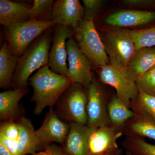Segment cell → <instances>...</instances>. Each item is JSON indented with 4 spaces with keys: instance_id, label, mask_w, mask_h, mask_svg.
<instances>
[{
    "instance_id": "obj_1",
    "label": "cell",
    "mask_w": 155,
    "mask_h": 155,
    "mask_svg": "<svg viewBox=\"0 0 155 155\" xmlns=\"http://www.w3.org/2000/svg\"><path fill=\"white\" fill-rule=\"evenodd\" d=\"M28 81L33 89L31 101L35 104L33 112L36 116L47 107L53 108L62 94L73 83L68 77L53 72L48 65L38 69Z\"/></svg>"
},
{
    "instance_id": "obj_2",
    "label": "cell",
    "mask_w": 155,
    "mask_h": 155,
    "mask_svg": "<svg viewBox=\"0 0 155 155\" xmlns=\"http://www.w3.org/2000/svg\"><path fill=\"white\" fill-rule=\"evenodd\" d=\"M53 27L35 39L19 58L14 75L13 89L28 86L31 74L48 65Z\"/></svg>"
},
{
    "instance_id": "obj_3",
    "label": "cell",
    "mask_w": 155,
    "mask_h": 155,
    "mask_svg": "<svg viewBox=\"0 0 155 155\" xmlns=\"http://www.w3.org/2000/svg\"><path fill=\"white\" fill-rule=\"evenodd\" d=\"M87 90L82 85L73 83L64 92L56 102V114L68 124L87 125Z\"/></svg>"
},
{
    "instance_id": "obj_4",
    "label": "cell",
    "mask_w": 155,
    "mask_h": 155,
    "mask_svg": "<svg viewBox=\"0 0 155 155\" xmlns=\"http://www.w3.org/2000/svg\"><path fill=\"white\" fill-rule=\"evenodd\" d=\"M72 29V37L92 67L101 68L110 64L102 40L94 21L84 19L77 27Z\"/></svg>"
},
{
    "instance_id": "obj_5",
    "label": "cell",
    "mask_w": 155,
    "mask_h": 155,
    "mask_svg": "<svg viewBox=\"0 0 155 155\" xmlns=\"http://www.w3.org/2000/svg\"><path fill=\"white\" fill-rule=\"evenodd\" d=\"M100 36L109 58L110 65L126 72L127 64L136 51L130 30L115 28Z\"/></svg>"
},
{
    "instance_id": "obj_6",
    "label": "cell",
    "mask_w": 155,
    "mask_h": 155,
    "mask_svg": "<svg viewBox=\"0 0 155 155\" xmlns=\"http://www.w3.org/2000/svg\"><path fill=\"white\" fill-rule=\"evenodd\" d=\"M56 25L53 21L41 22L29 20L3 27V35L11 53L19 58L35 39Z\"/></svg>"
},
{
    "instance_id": "obj_7",
    "label": "cell",
    "mask_w": 155,
    "mask_h": 155,
    "mask_svg": "<svg viewBox=\"0 0 155 155\" xmlns=\"http://www.w3.org/2000/svg\"><path fill=\"white\" fill-rule=\"evenodd\" d=\"M98 75L101 81L114 87L119 99L125 106L130 108L131 104L137 98L139 91L135 81L130 80L125 71L110 64L100 68Z\"/></svg>"
},
{
    "instance_id": "obj_8",
    "label": "cell",
    "mask_w": 155,
    "mask_h": 155,
    "mask_svg": "<svg viewBox=\"0 0 155 155\" xmlns=\"http://www.w3.org/2000/svg\"><path fill=\"white\" fill-rule=\"evenodd\" d=\"M67 48L68 62L67 77L73 83L88 88L94 78L90 61L81 51L73 37L67 40Z\"/></svg>"
},
{
    "instance_id": "obj_9",
    "label": "cell",
    "mask_w": 155,
    "mask_h": 155,
    "mask_svg": "<svg viewBox=\"0 0 155 155\" xmlns=\"http://www.w3.org/2000/svg\"><path fill=\"white\" fill-rule=\"evenodd\" d=\"M122 134V130L111 125L90 127L87 155H111L117 152L121 149L117 141Z\"/></svg>"
},
{
    "instance_id": "obj_10",
    "label": "cell",
    "mask_w": 155,
    "mask_h": 155,
    "mask_svg": "<svg viewBox=\"0 0 155 155\" xmlns=\"http://www.w3.org/2000/svg\"><path fill=\"white\" fill-rule=\"evenodd\" d=\"M72 36V29L70 27L60 25L53 27L48 66L53 72L66 77L68 66L67 42Z\"/></svg>"
},
{
    "instance_id": "obj_11",
    "label": "cell",
    "mask_w": 155,
    "mask_h": 155,
    "mask_svg": "<svg viewBox=\"0 0 155 155\" xmlns=\"http://www.w3.org/2000/svg\"><path fill=\"white\" fill-rule=\"evenodd\" d=\"M86 90L87 126L94 128L111 125L108 114L109 102L107 103L102 88L94 78L93 81Z\"/></svg>"
},
{
    "instance_id": "obj_12",
    "label": "cell",
    "mask_w": 155,
    "mask_h": 155,
    "mask_svg": "<svg viewBox=\"0 0 155 155\" xmlns=\"http://www.w3.org/2000/svg\"><path fill=\"white\" fill-rule=\"evenodd\" d=\"M69 129V124L61 120L53 108H50L35 134L41 146L52 142L63 144Z\"/></svg>"
},
{
    "instance_id": "obj_13",
    "label": "cell",
    "mask_w": 155,
    "mask_h": 155,
    "mask_svg": "<svg viewBox=\"0 0 155 155\" xmlns=\"http://www.w3.org/2000/svg\"><path fill=\"white\" fill-rule=\"evenodd\" d=\"M84 19V8L78 0H56L54 2L52 21L56 25L74 28Z\"/></svg>"
},
{
    "instance_id": "obj_14",
    "label": "cell",
    "mask_w": 155,
    "mask_h": 155,
    "mask_svg": "<svg viewBox=\"0 0 155 155\" xmlns=\"http://www.w3.org/2000/svg\"><path fill=\"white\" fill-rule=\"evenodd\" d=\"M155 22V11L125 10L116 11L105 19L104 22L115 28H124L144 25Z\"/></svg>"
},
{
    "instance_id": "obj_15",
    "label": "cell",
    "mask_w": 155,
    "mask_h": 155,
    "mask_svg": "<svg viewBox=\"0 0 155 155\" xmlns=\"http://www.w3.org/2000/svg\"><path fill=\"white\" fill-rule=\"evenodd\" d=\"M28 86L5 91L0 93L1 120L17 122L21 118L19 116V104L22 97L30 92Z\"/></svg>"
},
{
    "instance_id": "obj_16",
    "label": "cell",
    "mask_w": 155,
    "mask_h": 155,
    "mask_svg": "<svg viewBox=\"0 0 155 155\" xmlns=\"http://www.w3.org/2000/svg\"><path fill=\"white\" fill-rule=\"evenodd\" d=\"M133 117L129 119L123 129L125 136L147 137L155 140V120L143 112H135Z\"/></svg>"
},
{
    "instance_id": "obj_17",
    "label": "cell",
    "mask_w": 155,
    "mask_h": 155,
    "mask_svg": "<svg viewBox=\"0 0 155 155\" xmlns=\"http://www.w3.org/2000/svg\"><path fill=\"white\" fill-rule=\"evenodd\" d=\"M155 66V47L136 50L126 67V72L130 80L138 77Z\"/></svg>"
},
{
    "instance_id": "obj_18",
    "label": "cell",
    "mask_w": 155,
    "mask_h": 155,
    "mask_svg": "<svg viewBox=\"0 0 155 155\" xmlns=\"http://www.w3.org/2000/svg\"><path fill=\"white\" fill-rule=\"evenodd\" d=\"M89 130L87 125L69 124V132L63 143L64 152L68 155H87Z\"/></svg>"
},
{
    "instance_id": "obj_19",
    "label": "cell",
    "mask_w": 155,
    "mask_h": 155,
    "mask_svg": "<svg viewBox=\"0 0 155 155\" xmlns=\"http://www.w3.org/2000/svg\"><path fill=\"white\" fill-rule=\"evenodd\" d=\"M19 58L11 53L8 41L4 40L0 49V87L13 89L15 72Z\"/></svg>"
},
{
    "instance_id": "obj_20",
    "label": "cell",
    "mask_w": 155,
    "mask_h": 155,
    "mask_svg": "<svg viewBox=\"0 0 155 155\" xmlns=\"http://www.w3.org/2000/svg\"><path fill=\"white\" fill-rule=\"evenodd\" d=\"M32 5L9 0H0V23L3 27L29 20L28 12Z\"/></svg>"
},
{
    "instance_id": "obj_21",
    "label": "cell",
    "mask_w": 155,
    "mask_h": 155,
    "mask_svg": "<svg viewBox=\"0 0 155 155\" xmlns=\"http://www.w3.org/2000/svg\"><path fill=\"white\" fill-rule=\"evenodd\" d=\"M20 128L18 141L20 155H35L40 143L37 138L32 123L29 119L22 116L17 121Z\"/></svg>"
},
{
    "instance_id": "obj_22",
    "label": "cell",
    "mask_w": 155,
    "mask_h": 155,
    "mask_svg": "<svg viewBox=\"0 0 155 155\" xmlns=\"http://www.w3.org/2000/svg\"><path fill=\"white\" fill-rule=\"evenodd\" d=\"M107 110L111 125L122 131L125 123L135 114V112L125 106L116 95L108 102Z\"/></svg>"
},
{
    "instance_id": "obj_23",
    "label": "cell",
    "mask_w": 155,
    "mask_h": 155,
    "mask_svg": "<svg viewBox=\"0 0 155 155\" xmlns=\"http://www.w3.org/2000/svg\"><path fill=\"white\" fill-rule=\"evenodd\" d=\"M122 144L126 155H155V145L141 137L126 136Z\"/></svg>"
},
{
    "instance_id": "obj_24",
    "label": "cell",
    "mask_w": 155,
    "mask_h": 155,
    "mask_svg": "<svg viewBox=\"0 0 155 155\" xmlns=\"http://www.w3.org/2000/svg\"><path fill=\"white\" fill-rule=\"evenodd\" d=\"M54 0H34L28 12L29 20L45 22L52 21Z\"/></svg>"
},
{
    "instance_id": "obj_25",
    "label": "cell",
    "mask_w": 155,
    "mask_h": 155,
    "mask_svg": "<svg viewBox=\"0 0 155 155\" xmlns=\"http://www.w3.org/2000/svg\"><path fill=\"white\" fill-rule=\"evenodd\" d=\"M139 90L138 96L130 109L134 112H145L155 120V96L146 93L140 88Z\"/></svg>"
},
{
    "instance_id": "obj_26",
    "label": "cell",
    "mask_w": 155,
    "mask_h": 155,
    "mask_svg": "<svg viewBox=\"0 0 155 155\" xmlns=\"http://www.w3.org/2000/svg\"><path fill=\"white\" fill-rule=\"evenodd\" d=\"M136 50L155 47V26L145 29L130 30Z\"/></svg>"
},
{
    "instance_id": "obj_27",
    "label": "cell",
    "mask_w": 155,
    "mask_h": 155,
    "mask_svg": "<svg viewBox=\"0 0 155 155\" xmlns=\"http://www.w3.org/2000/svg\"><path fill=\"white\" fill-rule=\"evenodd\" d=\"M135 82L143 91L155 96V66L138 77Z\"/></svg>"
},
{
    "instance_id": "obj_28",
    "label": "cell",
    "mask_w": 155,
    "mask_h": 155,
    "mask_svg": "<svg viewBox=\"0 0 155 155\" xmlns=\"http://www.w3.org/2000/svg\"><path fill=\"white\" fill-rule=\"evenodd\" d=\"M105 1L102 0H83L84 19L94 21L101 11Z\"/></svg>"
},
{
    "instance_id": "obj_29",
    "label": "cell",
    "mask_w": 155,
    "mask_h": 155,
    "mask_svg": "<svg viewBox=\"0 0 155 155\" xmlns=\"http://www.w3.org/2000/svg\"><path fill=\"white\" fill-rule=\"evenodd\" d=\"M0 133L12 140H18L20 134L18 123L14 121H3L0 125Z\"/></svg>"
},
{
    "instance_id": "obj_30",
    "label": "cell",
    "mask_w": 155,
    "mask_h": 155,
    "mask_svg": "<svg viewBox=\"0 0 155 155\" xmlns=\"http://www.w3.org/2000/svg\"><path fill=\"white\" fill-rule=\"evenodd\" d=\"M0 144L3 145L13 155H20L18 140H12L0 133Z\"/></svg>"
},
{
    "instance_id": "obj_31",
    "label": "cell",
    "mask_w": 155,
    "mask_h": 155,
    "mask_svg": "<svg viewBox=\"0 0 155 155\" xmlns=\"http://www.w3.org/2000/svg\"><path fill=\"white\" fill-rule=\"evenodd\" d=\"M122 4L132 8H155V0H123Z\"/></svg>"
},
{
    "instance_id": "obj_32",
    "label": "cell",
    "mask_w": 155,
    "mask_h": 155,
    "mask_svg": "<svg viewBox=\"0 0 155 155\" xmlns=\"http://www.w3.org/2000/svg\"><path fill=\"white\" fill-rule=\"evenodd\" d=\"M61 150L58 147L51 146L43 151L37 153L35 155H59Z\"/></svg>"
},
{
    "instance_id": "obj_33",
    "label": "cell",
    "mask_w": 155,
    "mask_h": 155,
    "mask_svg": "<svg viewBox=\"0 0 155 155\" xmlns=\"http://www.w3.org/2000/svg\"><path fill=\"white\" fill-rule=\"evenodd\" d=\"M0 155H13L7 148L0 144Z\"/></svg>"
},
{
    "instance_id": "obj_34",
    "label": "cell",
    "mask_w": 155,
    "mask_h": 155,
    "mask_svg": "<svg viewBox=\"0 0 155 155\" xmlns=\"http://www.w3.org/2000/svg\"><path fill=\"white\" fill-rule=\"evenodd\" d=\"M111 155H122V150L121 149L117 152Z\"/></svg>"
},
{
    "instance_id": "obj_35",
    "label": "cell",
    "mask_w": 155,
    "mask_h": 155,
    "mask_svg": "<svg viewBox=\"0 0 155 155\" xmlns=\"http://www.w3.org/2000/svg\"><path fill=\"white\" fill-rule=\"evenodd\" d=\"M59 155H68L67 154H66V153L64 152V150H61V151H60V153H59Z\"/></svg>"
}]
</instances>
